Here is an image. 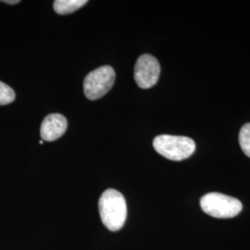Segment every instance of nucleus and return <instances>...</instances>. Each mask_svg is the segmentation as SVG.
<instances>
[{"mask_svg": "<svg viewBox=\"0 0 250 250\" xmlns=\"http://www.w3.org/2000/svg\"><path fill=\"white\" fill-rule=\"evenodd\" d=\"M99 215L103 224L109 231L117 232L125 224L127 206L122 193L115 189H107L99 201Z\"/></svg>", "mask_w": 250, "mask_h": 250, "instance_id": "f257e3e1", "label": "nucleus"}, {"mask_svg": "<svg viewBox=\"0 0 250 250\" xmlns=\"http://www.w3.org/2000/svg\"><path fill=\"white\" fill-rule=\"evenodd\" d=\"M155 150L170 161H184L189 158L195 150V141L187 136L161 134L153 141Z\"/></svg>", "mask_w": 250, "mask_h": 250, "instance_id": "f03ea898", "label": "nucleus"}, {"mask_svg": "<svg viewBox=\"0 0 250 250\" xmlns=\"http://www.w3.org/2000/svg\"><path fill=\"white\" fill-rule=\"evenodd\" d=\"M200 206L206 214L218 219L233 218L241 212L243 205L237 198L221 193H208L200 199Z\"/></svg>", "mask_w": 250, "mask_h": 250, "instance_id": "7ed1b4c3", "label": "nucleus"}, {"mask_svg": "<svg viewBox=\"0 0 250 250\" xmlns=\"http://www.w3.org/2000/svg\"><path fill=\"white\" fill-rule=\"evenodd\" d=\"M115 71L110 66H102L90 72L83 81V92L87 99L97 100L104 97L112 88Z\"/></svg>", "mask_w": 250, "mask_h": 250, "instance_id": "20e7f679", "label": "nucleus"}, {"mask_svg": "<svg viewBox=\"0 0 250 250\" xmlns=\"http://www.w3.org/2000/svg\"><path fill=\"white\" fill-rule=\"evenodd\" d=\"M161 66L158 60L149 54L141 55L134 66V80L140 88L154 86L160 78Z\"/></svg>", "mask_w": 250, "mask_h": 250, "instance_id": "39448f33", "label": "nucleus"}, {"mask_svg": "<svg viewBox=\"0 0 250 250\" xmlns=\"http://www.w3.org/2000/svg\"><path fill=\"white\" fill-rule=\"evenodd\" d=\"M67 126V120L62 114L52 113L47 115L40 127V134L43 141L52 142L59 139L66 132Z\"/></svg>", "mask_w": 250, "mask_h": 250, "instance_id": "423d86ee", "label": "nucleus"}, {"mask_svg": "<svg viewBox=\"0 0 250 250\" xmlns=\"http://www.w3.org/2000/svg\"><path fill=\"white\" fill-rule=\"evenodd\" d=\"M87 3L86 0H56L54 1L55 11L61 15L71 14Z\"/></svg>", "mask_w": 250, "mask_h": 250, "instance_id": "0eeeda50", "label": "nucleus"}, {"mask_svg": "<svg viewBox=\"0 0 250 250\" xmlns=\"http://www.w3.org/2000/svg\"><path fill=\"white\" fill-rule=\"evenodd\" d=\"M239 144L243 152L250 158V123L242 127L239 133Z\"/></svg>", "mask_w": 250, "mask_h": 250, "instance_id": "6e6552de", "label": "nucleus"}, {"mask_svg": "<svg viewBox=\"0 0 250 250\" xmlns=\"http://www.w3.org/2000/svg\"><path fill=\"white\" fill-rule=\"evenodd\" d=\"M15 92L9 85L0 82V106L8 105L14 101Z\"/></svg>", "mask_w": 250, "mask_h": 250, "instance_id": "1a4fd4ad", "label": "nucleus"}, {"mask_svg": "<svg viewBox=\"0 0 250 250\" xmlns=\"http://www.w3.org/2000/svg\"><path fill=\"white\" fill-rule=\"evenodd\" d=\"M4 3H8V4L14 5V4H18V3H20V1H18V0H15V1H4Z\"/></svg>", "mask_w": 250, "mask_h": 250, "instance_id": "9d476101", "label": "nucleus"}, {"mask_svg": "<svg viewBox=\"0 0 250 250\" xmlns=\"http://www.w3.org/2000/svg\"><path fill=\"white\" fill-rule=\"evenodd\" d=\"M43 143H44V141H43V140H40V141H39V144H40V145H43Z\"/></svg>", "mask_w": 250, "mask_h": 250, "instance_id": "9b49d317", "label": "nucleus"}]
</instances>
